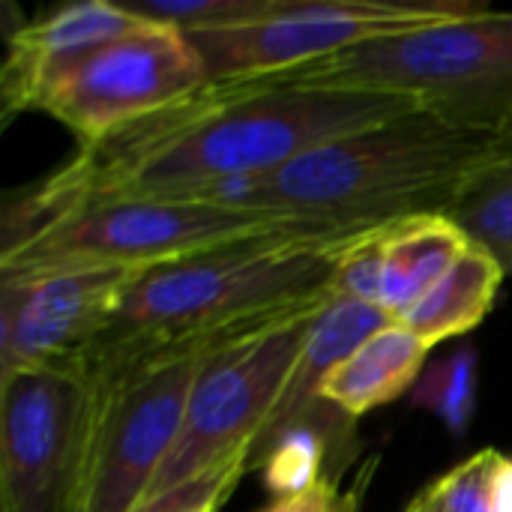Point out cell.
<instances>
[{
	"label": "cell",
	"instance_id": "cell-20",
	"mask_svg": "<svg viewBox=\"0 0 512 512\" xmlns=\"http://www.w3.org/2000/svg\"><path fill=\"white\" fill-rule=\"evenodd\" d=\"M249 450L231 456L228 462L216 465L213 471L180 483L162 495H150L144 498L138 507H132L129 512H204V510H219L231 492L240 486V480L249 474Z\"/></svg>",
	"mask_w": 512,
	"mask_h": 512
},
{
	"label": "cell",
	"instance_id": "cell-13",
	"mask_svg": "<svg viewBox=\"0 0 512 512\" xmlns=\"http://www.w3.org/2000/svg\"><path fill=\"white\" fill-rule=\"evenodd\" d=\"M393 321L396 318L390 312H384L381 306L333 294V300L321 309V315L315 318V324L309 330L300 363L288 381V390H285L273 420L267 423V429L261 432V438L252 447L249 471L291 429L306 426V423L345 417L342 411H336L333 405H327L321 399V387L342 360H348L366 339H372L378 330H384Z\"/></svg>",
	"mask_w": 512,
	"mask_h": 512
},
{
	"label": "cell",
	"instance_id": "cell-5",
	"mask_svg": "<svg viewBox=\"0 0 512 512\" xmlns=\"http://www.w3.org/2000/svg\"><path fill=\"white\" fill-rule=\"evenodd\" d=\"M294 225H306V219L189 198L102 201L57 216L18 246L0 252V276L60 267L144 270Z\"/></svg>",
	"mask_w": 512,
	"mask_h": 512
},
{
	"label": "cell",
	"instance_id": "cell-19",
	"mask_svg": "<svg viewBox=\"0 0 512 512\" xmlns=\"http://www.w3.org/2000/svg\"><path fill=\"white\" fill-rule=\"evenodd\" d=\"M501 453L480 450L423 489L435 512H495V468Z\"/></svg>",
	"mask_w": 512,
	"mask_h": 512
},
{
	"label": "cell",
	"instance_id": "cell-12",
	"mask_svg": "<svg viewBox=\"0 0 512 512\" xmlns=\"http://www.w3.org/2000/svg\"><path fill=\"white\" fill-rule=\"evenodd\" d=\"M138 24L141 21L120 3L81 0L15 27L6 39V60L0 69L3 117L18 111H42L48 90L63 72Z\"/></svg>",
	"mask_w": 512,
	"mask_h": 512
},
{
	"label": "cell",
	"instance_id": "cell-11",
	"mask_svg": "<svg viewBox=\"0 0 512 512\" xmlns=\"http://www.w3.org/2000/svg\"><path fill=\"white\" fill-rule=\"evenodd\" d=\"M135 273L60 267L0 276V375L81 363Z\"/></svg>",
	"mask_w": 512,
	"mask_h": 512
},
{
	"label": "cell",
	"instance_id": "cell-17",
	"mask_svg": "<svg viewBox=\"0 0 512 512\" xmlns=\"http://www.w3.org/2000/svg\"><path fill=\"white\" fill-rule=\"evenodd\" d=\"M447 216L512 276V123L495 135L489 159Z\"/></svg>",
	"mask_w": 512,
	"mask_h": 512
},
{
	"label": "cell",
	"instance_id": "cell-6",
	"mask_svg": "<svg viewBox=\"0 0 512 512\" xmlns=\"http://www.w3.org/2000/svg\"><path fill=\"white\" fill-rule=\"evenodd\" d=\"M330 300L228 339L207 354L177 447L165 459L150 495L189 483L243 450L252 453L288 390L315 318Z\"/></svg>",
	"mask_w": 512,
	"mask_h": 512
},
{
	"label": "cell",
	"instance_id": "cell-22",
	"mask_svg": "<svg viewBox=\"0 0 512 512\" xmlns=\"http://www.w3.org/2000/svg\"><path fill=\"white\" fill-rule=\"evenodd\" d=\"M495 512H512V456L504 453L495 468Z\"/></svg>",
	"mask_w": 512,
	"mask_h": 512
},
{
	"label": "cell",
	"instance_id": "cell-16",
	"mask_svg": "<svg viewBox=\"0 0 512 512\" xmlns=\"http://www.w3.org/2000/svg\"><path fill=\"white\" fill-rule=\"evenodd\" d=\"M504 279L507 273L501 264L471 243L441 282L399 318V324L414 330L429 348L465 336L489 318Z\"/></svg>",
	"mask_w": 512,
	"mask_h": 512
},
{
	"label": "cell",
	"instance_id": "cell-18",
	"mask_svg": "<svg viewBox=\"0 0 512 512\" xmlns=\"http://www.w3.org/2000/svg\"><path fill=\"white\" fill-rule=\"evenodd\" d=\"M138 21L174 27L180 33H216L270 21L282 0H120Z\"/></svg>",
	"mask_w": 512,
	"mask_h": 512
},
{
	"label": "cell",
	"instance_id": "cell-7",
	"mask_svg": "<svg viewBox=\"0 0 512 512\" xmlns=\"http://www.w3.org/2000/svg\"><path fill=\"white\" fill-rule=\"evenodd\" d=\"M93 435L84 363L0 375V512H87Z\"/></svg>",
	"mask_w": 512,
	"mask_h": 512
},
{
	"label": "cell",
	"instance_id": "cell-8",
	"mask_svg": "<svg viewBox=\"0 0 512 512\" xmlns=\"http://www.w3.org/2000/svg\"><path fill=\"white\" fill-rule=\"evenodd\" d=\"M219 345L195 342L120 366H87L96 384L87 512H129L150 495L183 432L198 372Z\"/></svg>",
	"mask_w": 512,
	"mask_h": 512
},
{
	"label": "cell",
	"instance_id": "cell-2",
	"mask_svg": "<svg viewBox=\"0 0 512 512\" xmlns=\"http://www.w3.org/2000/svg\"><path fill=\"white\" fill-rule=\"evenodd\" d=\"M378 228L306 222L144 267L81 363L105 369L195 342H228L321 303L336 294L348 252Z\"/></svg>",
	"mask_w": 512,
	"mask_h": 512
},
{
	"label": "cell",
	"instance_id": "cell-24",
	"mask_svg": "<svg viewBox=\"0 0 512 512\" xmlns=\"http://www.w3.org/2000/svg\"><path fill=\"white\" fill-rule=\"evenodd\" d=\"M204 512H216V510H204Z\"/></svg>",
	"mask_w": 512,
	"mask_h": 512
},
{
	"label": "cell",
	"instance_id": "cell-3",
	"mask_svg": "<svg viewBox=\"0 0 512 512\" xmlns=\"http://www.w3.org/2000/svg\"><path fill=\"white\" fill-rule=\"evenodd\" d=\"M495 147L492 132L414 108L330 138L282 168L189 201L270 210L318 225H393L450 213Z\"/></svg>",
	"mask_w": 512,
	"mask_h": 512
},
{
	"label": "cell",
	"instance_id": "cell-9",
	"mask_svg": "<svg viewBox=\"0 0 512 512\" xmlns=\"http://www.w3.org/2000/svg\"><path fill=\"white\" fill-rule=\"evenodd\" d=\"M486 6L468 0H282L270 21L189 33V42L204 60L207 81L261 78L327 60L381 36L468 18Z\"/></svg>",
	"mask_w": 512,
	"mask_h": 512
},
{
	"label": "cell",
	"instance_id": "cell-15",
	"mask_svg": "<svg viewBox=\"0 0 512 512\" xmlns=\"http://www.w3.org/2000/svg\"><path fill=\"white\" fill-rule=\"evenodd\" d=\"M429 351L432 348L414 330L393 321L330 372L321 387V399L345 417L360 420L363 414L408 393L423 372Z\"/></svg>",
	"mask_w": 512,
	"mask_h": 512
},
{
	"label": "cell",
	"instance_id": "cell-23",
	"mask_svg": "<svg viewBox=\"0 0 512 512\" xmlns=\"http://www.w3.org/2000/svg\"><path fill=\"white\" fill-rule=\"evenodd\" d=\"M405 512H435V507H432V504H429V498H426V495L420 492V495H417V498H414V501L408 504V510H405Z\"/></svg>",
	"mask_w": 512,
	"mask_h": 512
},
{
	"label": "cell",
	"instance_id": "cell-1",
	"mask_svg": "<svg viewBox=\"0 0 512 512\" xmlns=\"http://www.w3.org/2000/svg\"><path fill=\"white\" fill-rule=\"evenodd\" d=\"M414 108L393 93L297 87L267 75L207 81L168 108L78 147L63 168L9 195L0 252L72 210L120 198H198Z\"/></svg>",
	"mask_w": 512,
	"mask_h": 512
},
{
	"label": "cell",
	"instance_id": "cell-14",
	"mask_svg": "<svg viewBox=\"0 0 512 512\" xmlns=\"http://www.w3.org/2000/svg\"><path fill=\"white\" fill-rule=\"evenodd\" d=\"M468 246V234L447 213L411 216L387 225L375 243L381 273L378 306L399 321L441 282Z\"/></svg>",
	"mask_w": 512,
	"mask_h": 512
},
{
	"label": "cell",
	"instance_id": "cell-4",
	"mask_svg": "<svg viewBox=\"0 0 512 512\" xmlns=\"http://www.w3.org/2000/svg\"><path fill=\"white\" fill-rule=\"evenodd\" d=\"M267 78L393 93L456 126L498 135L512 123V12L486 6L468 18L381 36Z\"/></svg>",
	"mask_w": 512,
	"mask_h": 512
},
{
	"label": "cell",
	"instance_id": "cell-10",
	"mask_svg": "<svg viewBox=\"0 0 512 512\" xmlns=\"http://www.w3.org/2000/svg\"><path fill=\"white\" fill-rule=\"evenodd\" d=\"M201 84H207V69L189 36L141 21L63 72L42 111L84 147L168 108Z\"/></svg>",
	"mask_w": 512,
	"mask_h": 512
},
{
	"label": "cell",
	"instance_id": "cell-21",
	"mask_svg": "<svg viewBox=\"0 0 512 512\" xmlns=\"http://www.w3.org/2000/svg\"><path fill=\"white\" fill-rule=\"evenodd\" d=\"M369 474L360 477V483L348 492L339 489V477L324 474L306 489L279 498L270 510L264 512H360L363 507V492H366Z\"/></svg>",
	"mask_w": 512,
	"mask_h": 512
}]
</instances>
